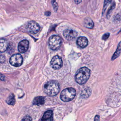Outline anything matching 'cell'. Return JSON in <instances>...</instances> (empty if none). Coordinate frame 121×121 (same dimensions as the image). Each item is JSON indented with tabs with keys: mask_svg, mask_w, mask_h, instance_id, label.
<instances>
[{
	"mask_svg": "<svg viewBox=\"0 0 121 121\" xmlns=\"http://www.w3.org/2000/svg\"><path fill=\"white\" fill-rule=\"evenodd\" d=\"M45 102V98L43 96H39L35 97L33 101V104L34 105H43Z\"/></svg>",
	"mask_w": 121,
	"mask_h": 121,
	"instance_id": "7c38bea8",
	"label": "cell"
},
{
	"mask_svg": "<svg viewBox=\"0 0 121 121\" xmlns=\"http://www.w3.org/2000/svg\"><path fill=\"white\" fill-rule=\"evenodd\" d=\"M99 116L97 115L95 116V120L94 121H99Z\"/></svg>",
	"mask_w": 121,
	"mask_h": 121,
	"instance_id": "603a6c76",
	"label": "cell"
},
{
	"mask_svg": "<svg viewBox=\"0 0 121 121\" xmlns=\"http://www.w3.org/2000/svg\"><path fill=\"white\" fill-rule=\"evenodd\" d=\"M44 92L48 95L54 96L60 91V86L58 83L54 81L47 82L44 86Z\"/></svg>",
	"mask_w": 121,
	"mask_h": 121,
	"instance_id": "7a4b0ae2",
	"label": "cell"
},
{
	"mask_svg": "<svg viewBox=\"0 0 121 121\" xmlns=\"http://www.w3.org/2000/svg\"><path fill=\"white\" fill-rule=\"evenodd\" d=\"M9 62L12 66L16 67L20 66L22 64L23 58L20 54H14L10 58Z\"/></svg>",
	"mask_w": 121,
	"mask_h": 121,
	"instance_id": "5b68a950",
	"label": "cell"
},
{
	"mask_svg": "<svg viewBox=\"0 0 121 121\" xmlns=\"http://www.w3.org/2000/svg\"><path fill=\"white\" fill-rule=\"evenodd\" d=\"M84 26L88 28H92L94 26V24L90 18L86 17L84 20Z\"/></svg>",
	"mask_w": 121,
	"mask_h": 121,
	"instance_id": "5bb4252c",
	"label": "cell"
},
{
	"mask_svg": "<svg viewBox=\"0 0 121 121\" xmlns=\"http://www.w3.org/2000/svg\"><path fill=\"white\" fill-rule=\"evenodd\" d=\"M109 36H110V34L109 33H105L102 36V39L104 40H105L107 39H108V38L109 37Z\"/></svg>",
	"mask_w": 121,
	"mask_h": 121,
	"instance_id": "7402d4cb",
	"label": "cell"
},
{
	"mask_svg": "<svg viewBox=\"0 0 121 121\" xmlns=\"http://www.w3.org/2000/svg\"><path fill=\"white\" fill-rule=\"evenodd\" d=\"M6 102L9 105H14L15 103V96L13 94H11L6 100Z\"/></svg>",
	"mask_w": 121,
	"mask_h": 121,
	"instance_id": "2e32d148",
	"label": "cell"
},
{
	"mask_svg": "<svg viewBox=\"0 0 121 121\" xmlns=\"http://www.w3.org/2000/svg\"><path fill=\"white\" fill-rule=\"evenodd\" d=\"M52 6L53 7L55 11H57L58 9V4L56 2L55 0H52Z\"/></svg>",
	"mask_w": 121,
	"mask_h": 121,
	"instance_id": "ffe728a7",
	"label": "cell"
},
{
	"mask_svg": "<svg viewBox=\"0 0 121 121\" xmlns=\"http://www.w3.org/2000/svg\"><path fill=\"white\" fill-rule=\"evenodd\" d=\"M9 44L8 42L3 39H1L0 41V51L1 52H5L8 48Z\"/></svg>",
	"mask_w": 121,
	"mask_h": 121,
	"instance_id": "4fadbf2b",
	"label": "cell"
},
{
	"mask_svg": "<svg viewBox=\"0 0 121 121\" xmlns=\"http://www.w3.org/2000/svg\"><path fill=\"white\" fill-rule=\"evenodd\" d=\"M61 40L60 38L56 35L51 36L49 40V46L51 49L56 50L59 49L61 45Z\"/></svg>",
	"mask_w": 121,
	"mask_h": 121,
	"instance_id": "277c9868",
	"label": "cell"
},
{
	"mask_svg": "<svg viewBox=\"0 0 121 121\" xmlns=\"http://www.w3.org/2000/svg\"><path fill=\"white\" fill-rule=\"evenodd\" d=\"M90 76V70L86 67L79 69L75 75L76 81L79 84L82 85L86 83Z\"/></svg>",
	"mask_w": 121,
	"mask_h": 121,
	"instance_id": "6da1fadb",
	"label": "cell"
},
{
	"mask_svg": "<svg viewBox=\"0 0 121 121\" xmlns=\"http://www.w3.org/2000/svg\"><path fill=\"white\" fill-rule=\"evenodd\" d=\"M50 65L54 69H58L62 66V61L61 58L58 55L54 56L52 59Z\"/></svg>",
	"mask_w": 121,
	"mask_h": 121,
	"instance_id": "52a82bcc",
	"label": "cell"
},
{
	"mask_svg": "<svg viewBox=\"0 0 121 121\" xmlns=\"http://www.w3.org/2000/svg\"><path fill=\"white\" fill-rule=\"evenodd\" d=\"M81 1L82 0H75V2L76 4H79L81 2Z\"/></svg>",
	"mask_w": 121,
	"mask_h": 121,
	"instance_id": "cb8c5ba5",
	"label": "cell"
},
{
	"mask_svg": "<svg viewBox=\"0 0 121 121\" xmlns=\"http://www.w3.org/2000/svg\"><path fill=\"white\" fill-rule=\"evenodd\" d=\"M77 43L81 48H85L88 44V40L85 37L80 36L77 40Z\"/></svg>",
	"mask_w": 121,
	"mask_h": 121,
	"instance_id": "30bf717a",
	"label": "cell"
},
{
	"mask_svg": "<svg viewBox=\"0 0 121 121\" xmlns=\"http://www.w3.org/2000/svg\"><path fill=\"white\" fill-rule=\"evenodd\" d=\"M111 2H112V0H104V8H103V13H104V12L107 7Z\"/></svg>",
	"mask_w": 121,
	"mask_h": 121,
	"instance_id": "ac0fdd59",
	"label": "cell"
},
{
	"mask_svg": "<svg viewBox=\"0 0 121 121\" xmlns=\"http://www.w3.org/2000/svg\"><path fill=\"white\" fill-rule=\"evenodd\" d=\"M26 28L27 31L31 34H36L39 32L40 29V26L35 21H31L28 23Z\"/></svg>",
	"mask_w": 121,
	"mask_h": 121,
	"instance_id": "8992f818",
	"label": "cell"
},
{
	"mask_svg": "<svg viewBox=\"0 0 121 121\" xmlns=\"http://www.w3.org/2000/svg\"><path fill=\"white\" fill-rule=\"evenodd\" d=\"M29 42L27 40H24L20 41L18 45V50L21 53L25 52L28 49Z\"/></svg>",
	"mask_w": 121,
	"mask_h": 121,
	"instance_id": "9c48e42d",
	"label": "cell"
},
{
	"mask_svg": "<svg viewBox=\"0 0 121 121\" xmlns=\"http://www.w3.org/2000/svg\"><path fill=\"white\" fill-rule=\"evenodd\" d=\"M77 32L71 29H67L63 32V36L67 40H71L77 35Z\"/></svg>",
	"mask_w": 121,
	"mask_h": 121,
	"instance_id": "ba28073f",
	"label": "cell"
},
{
	"mask_svg": "<svg viewBox=\"0 0 121 121\" xmlns=\"http://www.w3.org/2000/svg\"><path fill=\"white\" fill-rule=\"evenodd\" d=\"M121 52V41L118 44L116 51L114 52V53L113 54V55L112 58V60H114L116 58H117L120 55Z\"/></svg>",
	"mask_w": 121,
	"mask_h": 121,
	"instance_id": "9a60e30c",
	"label": "cell"
},
{
	"mask_svg": "<svg viewBox=\"0 0 121 121\" xmlns=\"http://www.w3.org/2000/svg\"><path fill=\"white\" fill-rule=\"evenodd\" d=\"M115 6V4L114 2V3H113V4L112 5V6L110 7V9L108 10V11L107 14V18H109V17L110 16L111 13H112V12L113 10V9H114Z\"/></svg>",
	"mask_w": 121,
	"mask_h": 121,
	"instance_id": "d6986e66",
	"label": "cell"
},
{
	"mask_svg": "<svg viewBox=\"0 0 121 121\" xmlns=\"http://www.w3.org/2000/svg\"><path fill=\"white\" fill-rule=\"evenodd\" d=\"M42 121H53V112L52 110L46 111L43 114Z\"/></svg>",
	"mask_w": 121,
	"mask_h": 121,
	"instance_id": "8fae6325",
	"label": "cell"
},
{
	"mask_svg": "<svg viewBox=\"0 0 121 121\" xmlns=\"http://www.w3.org/2000/svg\"><path fill=\"white\" fill-rule=\"evenodd\" d=\"M21 121H32L31 117L28 115L25 116Z\"/></svg>",
	"mask_w": 121,
	"mask_h": 121,
	"instance_id": "44dd1931",
	"label": "cell"
},
{
	"mask_svg": "<svg viewBox=\"0 0 121 121\" xmlns=\"http://www.w3.org/2000/svg\"><path fill=\"white\" fill-rule=\"evenodd\" d=\"M90 94H91V91L89 89V88H88V89L86 88L85 90H84L82 91L81 95L83 97L86 98V97H88L90 95Z\"/></svg>",
	"mask_w": 121,
	"mask_h": 121,
	"instance_id": "e0dca14e",
	"label": "cell"
},
{
	"mask_svg": "<svg viewBox=\"0 0 121 121\" xmlns=\"http://www.w3.org/2000/svg\"><path fill=\"white\" fill-rule=\"evenodd\" d=\"M76 94V90L74 88L69 87L62 91L60 96L61 100L67 102L72 100L75 97Z\"/></svg>",
	"mask_w": 121,
	"mask_h": 121,
	"instance_id": "3957f363",
	"label": "cell"
}]
</instances>
